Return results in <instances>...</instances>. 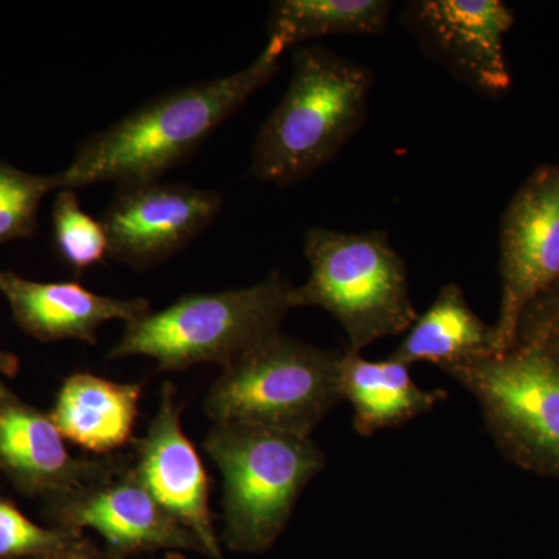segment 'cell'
I'll list each match as a JSON object with an SVG mask.
<instances>
[{"instance_id": "1", "label": "cell", "mask_w": 559, "mask_h": 559, "mask_svg": "<svg viewBox=\"0 0 559 559\" xmlns=\"http://www.w3.org/2000/svg\"><path fill=\"white\" fill-rule=\"evenodd\" d=\"M283 51L266 44L252 64L231 73L159 95L76 151L60 175L61 189L92 183L119 187L156 182L193 156L204 140L234 116L278 72Z\"/></svg>"}, {"instance_id": "2", "label": "cell", "mask_w": 559, "mask_h": 559, "mask_svg": "<svg viewBox=\"0 0 559 559\" xmlns=\"http://www.w3.org/2000/svg\"><path fill=\"white\" fill-rule=\"evenodd\" d=\"M373 73L319 46L294 53L293 76L253 143L250 175L288 187L329 164L362 127Z\"/></svg>"}, {"instance_id": "3", "label": "cell", "mask_w": 559, "mask_h": 559, "mask_svg": "<svg viewBox=\"0 0 559 559\" xmlns=\"http://www.w3.org/2000/svg\"><path fill=\"white\" fill-rule=\"evenodd\" d=\"M294 286L280 271L249 288L193 293L170 307L124 323L110 359L146 356L162 371L194 364L227 367L261 342L280 334Z\"/></svg>"}, {"instance_id": "4", "label": "cell", "mask_w": 559, "mask_h": 559, "mask_svg": "<svg viewBox=\"0 0 559 559\" xmlns=\"http://www.w3.org/2000/svg\"><path fill=\"white\" fill-rule=\"evenodd\" d=\"M310 278L290 290V307L329 311L347 334L345 352L396 336L417 320L407 267L388 231L364 234L312 227L305 234Z\"/></svg>"}, {"instance_id": "5", "label": "cell", "mask_w": 559, "mask_h": 559, "mask_svg": "<svg viewBox=\"0 0 559 559\" xmlns=\"http://www.w3.org/2000/svg\"><path fill=\"white\" fill-rule=\"evenodd\" d=\"M204 450L223 477V543L261 554L286 528L301 492L325 466L311 437L238 425H213Z\"/></svg>"}, {"instance_id": "6", "label": "cell", "mask_w": 559, "mask_h": 559, "mask_svg": "<svg viewBox=\"0 0 559 559\" xmlns=\"http://www.w3.org/2000/svg\"><path fill=\"white\" fill-rule=\"evenodd\" d=\"M342 356L280 333L224 367L205 396V414L213 425L311 437L344 400Z\"/></svg>"}, {"instance_id": "7", "label": "cell", "mask_w": 559, "mask_h": 559, "mask_svg": "<svg viewBox=\"0 0 559 559\" xmlns=\"http://www.w3.org/2000/svg\"><path fill=\"white\" fill-rule=\"evenodd\" d=\"M444 371L476 396L499 443L559 473V360L549 347L524 345Z\"/></svg>"}, {"instance_id": "8", "label": "cell", "mask_w": 559, "mask_h": 559, "mask_svg": "<svg viewBox=\"0 0 559 559\" xmlns=\"http://www.w3.org/2000/svg\"><path fill=\"white\" fill-rule=\"evenodd\" d=\"M51 527L102 536L105 559H131L154 551H197L201 540L162 509L140 479L134 459L110 454L105 468L75 489L44 500Z\"/></svg>"}, {"instance_id": "9", "label": "cell", "mask_w": 559, "mask_h": 559, "mask_svg": "<svg viewBox=\"0 0 559 559\" xmlns=\"http://www.w3.org/2000/svg\"><path fill=\"white\" fill-rule=\"evenodd\" d=\"M499 355L516 345L522 314L559 282V168L546 167L511 201L500 229Z\"/></svg>"}, {"instance_id": "10", "label": "cell", "mask_w": 559, "mask_h": 559, "mask_svg": "<svg viewBox=\"0 0 559 559\" xmlns=\"http://www.w3.org/2000/svg\"><path fill=\"white\" fill-rule=\"evenodd\" d=\"M513 22V13L499 0H415L401 11V24L426 57L484 95L510 87L503 36Z\"/></svg>"}, {"instance_id": "11", "label": "cell", "mask_w": 559, "mask_h": 559, "mask_svg": "<svg viewBox=\"0 0 559 559\" xmlns=\"http://www.w3.org/2000/svg\"><path fill=\"white\" fill-rule=\"evenodd\" d=\"M215 190L156 182L119 187L102 224L110 259L150 270L186 249L223 209Z\"/></svg>"}, {"instance_id": "12", "label": "cell", "mask_w": 559, "mask_h": 559, "mask_svg": "<svg viewBox=\"0 0 559 559\" xmlns=\"http://www.w3.org/2000/svg\"><path fill=\"white\" fill-rule=\"evenodd\" d=\"M182 407L176 388L165 382L159 409L134 444L140 479L157 503L201 540L207 558L224 559L209 502V477L202 460L180 425Z\"/></svg>"}, {"instance_id": "13", "label": "cell", "mask_w": 559, "mask_h": 559, "mask_svg": "<svg viewBox=\"0 0 559 559\" xmlns=\"http://www.w3.org/2000/svg\"><path fill=\"white\" fill-rule=\"evenodd\" d=\"M108 457H72L50 415L0 380V471L21 495L44 500L64 495L94 479Z\"/></svg>"}, {"instance_id": "14", "label": "cell", "mask_w": 559, "mask_h": 559, "mask_svg": "<svg viewBox=\"0 0 559 559\" xmlns=\"http://www.w3.org/2000/svg\"><path fill=\"white\" fill-rule=\"evenodd\" d=\"M0 294L9 301L21 330L46 344L75 340L95 345L103 323H128L151 311L150 301L143 297L98 296L75 282H33L10 271H0Z\"/></svg>"}, {"instance_id": "15", "label": "cell", "mask_w": 559, "mask_h": 559, "mask_svg": "<svg viewBox=\"0 0 559 559\" xmlns=\"http://www.w3.org/2000/svg\"><path fill=\"white\" fill-rule=\"evenodd\" d=\"M143 382H114L75 373L62 382L51 421L62 439L95 455L116 454L134 441Z\"/></svg>"}, {"instance_id": "16", "label": "cell", "mask_w": 559, "mask_h": 559, "mask_svg": "<svg viewBox=\"0 0 559 559\" xmlns=\"http://www.w3.org/2000/svg\"><path fill=\"white\" fill-rule=\"evenodd\" d=\"M341 390L355 409L356 430L366 437L404 425L447 399L444 390L418 388L406 364L367 360L348 352L342 356Z\"/></svg>"}, {"instance_id": "17", "label": "cell", "mask_w": 559, "mask_h": 559, "mask_svg": "<svg viewBox=\"0 0 559 559\" xmlns=\"http://www.w3.org/2000/svg\"><path fill=\"white\" fill-rule=\"evenodd\" d=\"M499 355L495 326H489L466 301L455 283H448L429 310L412 323L390 358L412 366L437 364L441 370Z\"/></svg>"}, {"instance_id": "18", "label": "cell", "mask_w": 559, "mask_h": 559, "mask_svg": "<svg viewBox=\"0 0 559 559\" xmlns=\"http://www.w3.org/2000/svg\"><path fill=\"white\" fill-rule=\"evenodd\" d=\"M388 0H278L271 5L267 44L285 51L296 44L331 35H382Z\"/></svg>"}, {"instance_id": "19", "label": "cell", "mask_w": 559, "mask_h": 559, "mask_svg": "<svg viewBox=\"0 0 559 559\" xmlns=\"http://www.w3.org/2000/svg\"><path fill=\"white\" fill-rule=\"evenodd\" d=\"M55 190H61L58 173L33 175L0 159V246L35 235L40 202Z\"/></svg>"}, {"instance_id": "20", "label": "cell", "mask_w": 559, "mask_h": 559, "mask_svg": "<svg viewBox=\"0 0 559 559\" xmlns=\"http://www.w3.org/2000/svg\"><path fill=\"white\" fill-rule=\"evenodd\" d=\"M55 246L76 275L102 263L108 255V238L102 221L81 209L75 190H58L53 202Z\"/></svg>"}, {"instance_id": "21", "label": "cell", "mask_w": 559, "mask_h": 559, "mask_svg": "<svg viewBox=\"0 0 559 559\" xmlns=\"http://www.w3.org/2000/svg\"><path fill=\"white\" fill-rule=\"evenodd\" d=\"M83 535L61 528H44L28 520L10 499L0 498V559L38 558L64 549Z\"/></svg>"}, {"instance_id": "22", "label": "cell", "mask_w": 559, "mask_h": 559, "mask_svg": "<svg viewBox=\"0 0 559 559\" xmlns=\"http://www.w3.org/2000/svg\"><path fill=\"white\" fill-rule=\"evenodd\" d=\"M527 318L533 320V329L525 345H546L551 334H559V290L551 299L544 300L539 310L525 311L522 319Z\"/></svg>"}, {"instance_id": "23", "label": "cell", "mask_w": 559, "mask_h": 559, "mask_svg": "<svg viewBox=\"0 0 559 559\" xmlns=\"http://www.w3.org/2000/svg\"><path fill=\"white\" fill-rule=\"evenodd\" d=\"M33 559H105V557H103V550L95 546L94 540L84 536L83 533L64 549Z\"/></svg>"}, {"instance_id": "24", "label": "cell", "mask_w": 559, "mask_h": 559, "mask_svg": "<svg viewBox=\"0 0 559 559\" xmlns=\"http://www.w3.org/2000/svg\"><path fill=\"white\" fill-rule=\"evenodd\" d=\"M20 371V359L0 348V377L14 378Z\"/></svg>"}, {"instance_id": "25", "label": "cell", "mask_w": 559, "mask_h": 559, "mask_svg": "<svg viewBox=\"0 0 559 559\" xmlns=\"http://www.w3.org/2000/svg\"><path fill=\"white\" fill-rule=\"evenodd\" d=\"M151 559H157V558H151ZM162 559H183V558L180 557L179 554H175V551H170V554L165 555V557Z\"/></svg>"}, {"instance_id": "26", "label": "cell", "mask_w": 559, "mask_h": 559, "mask_svg": "<svg viewBox=\"0 0 559 559\" xmlns=\"http://www.w3.org/2000/svg\"><path fill=\"white\" fill-rule=\"evenodd\" d=\"M558 344H559V342H558Z\"/></svg>"}]
</instances>
